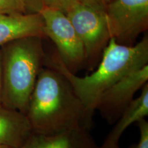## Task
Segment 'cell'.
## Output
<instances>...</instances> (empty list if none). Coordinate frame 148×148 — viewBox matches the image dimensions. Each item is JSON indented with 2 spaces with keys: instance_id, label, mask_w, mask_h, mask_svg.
Returning <instances> with one entry per match:
<instances>
[{
  "instance_id": "ba28073f",
  "label": "cell",
  "mask_w": 148,
  "mask_h": 148,
  "mask_svg": "<svg viewBox=\"0 0 148 148\" xmlns=\"http://www.w3.org/2000/svg\"><path fill=\"white\" fill-rule=\"evenodd\" d=\"M44 38V23L39 13L0 14V47L25 37Z\"/></svg>"
},
{
  "instance_id": "d6986e66",
  "label": "cell",
  "mask_w": 148,
  "mask_h": 148,
  "mask_svg": "<svg viewBox=\"0 0 148 148\" xmlns=\"http://www.w3.org/2000/svg\"><path fill=\"white\" fill-rule=\"evenodd\" d=\"M0 148H12L10 147H7V146H3V145H0Z\"/></svg>"
},
{
  "instance_id": "6da1fadb",
  "label": "cell",
  "mask_w": 148,
  "mask_h": 148,
  "mask_svg": "<svg viewBox=\"0 0 148 148\" xmlns=\"http://www.w3.org/2000/svg\"><path fill=\"white\" fill-rule=\"evenodd\" d=\"M92 114L85 108L63 74L43 66L25 114L33 132L54 135L75 128L90 130Z\"/></svg>"
},
{
  "instance_id": "2e32d148",
  "label": "cell",
  "mask_w": 148,
  "mask_h": 148,
  "mask_svg": "<svg viewBox=\"0 0 148 148\" xmlns=\"http://www.w3.org/2000/svg\"><path fill=\"white\" fill-rule=\"evenodd\" d=\"M31 13H39L45 6L43 0H23Z\"/></svg>"
},
{
  "instance_id": "277c9868",
  "label": "cell",
  "mask_w": 148,
  "mask_h": 148,
  "mask_svg": "<svg viewBox=\"0 0 148 148\" xmlns=\"http://www.w3.org/2000/svg\"><path fill=\"white\" fill-rule=\"evenodd\" d=\"M44 33L54 42L59 57L69 71L75 74L86 64L84 49L71 21L62 11L44 6L39 12Z\"/></svg>"
},
{
  "instance_id": "5b68a950",
  "label": "cell",
  "mask_w": 148,
  "mask_h": 148,
  "mask_svg": "<svg viewBox=\"0 0 148 148\" xmlns=\"http://www.w3.org/2000/svg\"><path fill=\"white\" fill-rule=\"evenodd\" d=\"M65 14L82 42L88 69H94L99 53L112 38L105 12L77 2Z\"/></svg>"
},
{
  "instance_id": "8992f818",
  "label": "cell",
  "mask_w": 148,
  "mask_h": 148,
  "mask_svg": "<svg viewBox=\"0 0 148 148\" xmlns=\"http://www.w3.org/2000/svg\"><path fill=\"white\" fill-rule=\"evenodd\" d=\"M105 15L111 37L125 45L147 29L148 0H112Z\"/></svg>"
},
{
  "instance_id": "ac0fdd59",
  "label": "cell",
  "mask_w": 148,
  "mask_h": 148,
  "mask_svg": "<svg viewBox=\"0 0 148 148\" xmlns=\"http://www.w3.org/2000/svg\"><path fill=\"white\" fill-rule=\"evenodd\" d=\"M98 148H120L119 145H114V146H104L101 145V147H98ZM128 148H136V145H132L130 147Z\"/></svg>"
},
{
  "instance_id": "9a60e30c",
  "label": "cell",
  "mask_w": 148,
  "mask_h": 148,
  "mask_svg": "<svg viewBox=\"0 0 148 148\" xmlns=\"http://www.w3.org/2000/svg\"><path fill=\"white\" fill-rule=\"evenodd\" d=\"M77 2L99 12H105L112 0H77Z\"/></svg>"
},
{
  "instance_id": "7a4b0ae2",
  "label": "cell",
  "mask_w": 148,
  "mask_h": 148,
  "mask_svg": "<svg viewBox=\"0 0 148 148\" xmlns=\"http://www.w3.org/2000/svg\"><path fill=\"white\" fill-rule=\"evenodd\" d=\"M148 64V38L146 35L134 45L118 43L111 38L103 51L97 69L90 75L78 77L68 70L58 56L47 60L44 66L54 68L69 81L85 108L93 113L101 95L130 72Z\"/></svg>"
},
{
  "instance_id": "7c38bea8",
  "label": "cell",
  "mask_w": 148,
  "mask_h": 148,
  "mask_svg": "<svg viewBox=\"0 0 148 148\" xmlns=\"http://www.w3.org/2000/svg\"><path fill=\"white\" fill-rule=\"evenodd\" d=\"M29 12L23 0H0V14Z\"/></svg>"
},
{
  "instance_id": "3957f363",
  "label": "cell",
  "mask_w": 148,
  "mask_h": 148,
  "mask_svg": "<svg viewBox=\"0 0 148 148\" xmlns=\"http://www.w3.org/2000/svg\"><path fill=\"white\" fill-rule=\"evenodd\" d=\"M42 38L25 37L0 47L3 106L26 114L37 77L45 63Z\"/></svg>"
},
{
  "instance_id": "5bb4252c",
  "label": "cell",
  "mask_w": 148,
  "mask_h": 148,
  "mask_svg": "<svg viewBox=\"0 0 148 148\" xmlns=\"http://www.w3.org/2000/svg\"><path fill=\"white\" fill-rule=\"evenodd\" d=\"M140 138L136 148H148V123L145 119L138 121Z\"/></svg>"
},
{
  "instance_id": "e0dca14e",
  "label": "cell",
  "mask_w": 148,
  "mask_h": 148,
  "mask_svg": "<svg viewBox=\"0 0 148 148\" xmlns=\"http://www.w3.org/2000/svg\"><path fill=\"white\" fill-rule=\"evenodd\" d=\"M1 90H2V79H1V50H0V106L1 105Z\"/></svg>"
},
{
  "instance_id": "9c48e42d",
  "label": "cell",
  "mask_w": 148,
  "mask_h": 148,
  "mask_svg": "<svg viewBox=\"0 0 148 148\" xmlns=\"http://www.w3.org/2000/svg\"><path fill=\"white\" fill-rule=\"evenodd\" d=\"M32 133L25 114L0 106V145L21 148Z\"/></svg>"
},
{
  "instance_id": "30bf717a",
  "label": "cell",
  "mask_w": 148,
  "mask_h": 148,
  "mask_svg": "<svg viewBox=\"0 0 148 148\" xmlns=\"http://www.w3.org/2000/svg\"><path fill=\"white\" fill-rule=\"evenodd\" d=\"M21 148H98L89 130L75 128L54 135L32 133Z\"/></svg>"
},
{
  "instance_id": "4fadbf2b",
  "label": "cell",
  "mask_w": 148,
  "mask_h": 148,
  "mask_svg": "<svg viewBox=\"0 0 148 148\" xmlns=\"http://www.w3.org/2000/svg\"><path fill=\"white\" fill-rule=\"evenodd\" d=\"M43 1L45 6L57 8L65 14L77 3V0H43Z\"/></svg>"
},
{
  "instance_id": "52a82bcc",
  "label": "cell",
  "mask_w": 148,
  "mask_h": 148,
  "mask_svg": "<svg viewBox=\"0 0 148 148\" xmlns=\"http://www.w3.org/2000/svg\"><path fill=\"white\" fill-rule=\"evenodd\" d=\"M147 81L148 64L130 72L109 88L99 99L95 110L108 123H115Z\"/></svg>"
},
{
  "instance_id": "8fae6325",
  "label": "cell",
  "mask_w": 148,
  "mask_h": 148,
  "mask_svg": "<svg viewBox=\"0 0 148 148\" xmlns=\"http://www.w3.org/2000/svg\"><path fill=\"white\" fill-rule=\"evenodd\" d=\"M148 115V83L141 88V92L127 106L117 119L113 128L107 135L103 142L104 146L119 145V140L123 132L134 122L145 119Z\"/></svg>"
}]
</instances>
